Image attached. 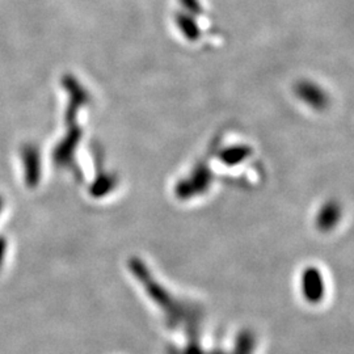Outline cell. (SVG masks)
<instances>
[{
	"label": "cell",
	"mask_w": 354,
	"mask_h": 354,
	"mask_svg": "<svg viewBox=\"0 0 354 354\" xmlns=\"http://www.w3.org/2000/svg\"><path fill=\"white\" fill-rule=\"evenodd\" d=\"M212 183H213V174L210 168L207 165H200L197 168H194L192 175L185 181H183L178 185L177 192L181 197L188 198V197L205 193L209 189Z\"/></svg>",
	"instance_id": "1"
},
{
	"label": "cell",
	"mask_w": 354,
	"mask_h": 354,
	"mask_svg": "<svg viewBox=\"0 0 354 354\" xmlns=\"http://www.w3.org/2000/svg\"><path fill=\"white\" fill-rule=\"evenodd\" d=\"M302 292L306 301L310 304H319L324 298V279L322 272L315 266L304 269L302 274Z\"/></svg>",
	"instance_id": "2"
},
{
	"label": "cell",
	"mask_w": 354,
	"mask_h": 354,
	"mask_svg": "<svg viewBox=\"0 0 354 354\" xmlns=\"http://www.w3.org/2000/svg\"><path fill=\"white\" fill-rule=\"evenodd\" d=\"M342 218V205L335 200H330L319 209L315 218V226L320 232H329L340 223Z\"/></svg>",
	"instance_id": "3"
},
{
	"label": "cell",
	"mask_w": 354,
	"mask_h": 354,
	"mask_svg": "<svg viewBox=\"0 0 354 354\" xmlns=\"http://www.w3.org/2000/svg\"><path fill=\"white\" fill-rule=\"evenodd\" d=\"M250 155H251V150L248 147L238 146V147H231L221 152L219 160L227 165H241V162H244Z\"/></svg>",
	"instance_id": "4"
},
{
	"label": "cell",
	"mask_w": 354,
	"mask_h": 354,
	"mask_svg": "<svg viewBox=\"0 0 354 354\" xmlns=\"http://www.w3.org/2000/svg\"><path fill=\"white\" fill-rule=\"evenodd\" d=\"M254 346H256L254 333L248 329L243 330L236 337L232 354H253Z\"/></svg>",
	"instance_id": "5"
}]
</instances>
